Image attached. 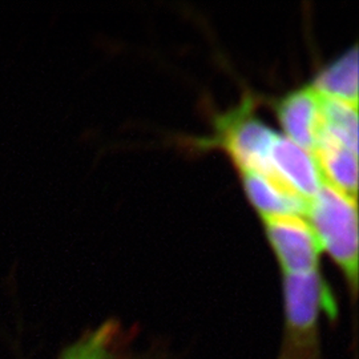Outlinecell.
Masks as SVG:
<instances>
[{"label":"cell","mask_w":359,"mask_h":359,"mask_svg":"<svg viewBox=\"0 0 359 359\" xmlns=\"http://www.w3.org/2000/svg\"><path fill=\"white\" fill-rule=\"evenodd\" d=\"M357 104L321 95V123L318 133H325L358 154Z\"/></svg>","instance_id":"30bf717a"},{"label":"cell","mask_w":359,"mask_h":359,"mask_svg":"<svg viewBox=\"0 0 359 359\" xmlns=\"http://www.w3.org/2000/svg\"><path fill=\"white\" fill-rule=\"evenodd\" d=\"M306 217L325 249L346 278L353 299L358 289L357 198L323 181L309 200Z\"/></svg>","instance_id":"7a4b0ae2"},{"label":"cell","mask_w":359,"mask_h":359,"mask_svg":"<svg viewBox=\"0 0 359 359\" xmlns=\"http://www.w3.org/2000/svg\"><path fill=\"white\" fill-rule=\"evenodd\" d=\"M274 109L286 137L311 152L321 123V93L302 86L280 97Z\"/></svg>","instance_id":"8992f818"},{"label":"cell","mask_w":359,"mask_h":359,"mask_svg":"<svg viewBox=\"0 0 359 359\" xmlns=\"http://www.w3.org/2000/svg\"><path fill=\"white\" fill-rule=\"evenodd\" d=\"M273 176L301 197L310 200L323 184L318 163L308 149L278 135L270 154Z\"/></svg>","instance_id":"5b68a950"},{"label":"cell","mask_w":359,"mask_h":359,"mask_svg":"<svg viewBox=\"0 0 359 359\" xmlns=\"http://www.w3.org/2000/svg\"><path fill=\"white\" fill-rule=\"evenodd\" d=\"M314 90L323 96L358 105V47L354 44L316 75Z\"/></svg>","instance_id":"9c48e42d"},{"label":"cell","mask_w":359,"mask_h":359,"mask_svg":"<svg viewBox=\"0 0 359 359\" xmlns=\"http://www.w3.org/2000/svg\"><path fill=\"white\" fill-rule=\"evenodd\" d=\"M264 224L283 274L318 270L321 244L306 217L271 216L264 217Z\"/></svg>","instance_id":"277c9868"},{"label":"cell","mask_w":359,"mask_h":359,"mask_svg":"<svg viewBox=\"0 0 359 359\" xmlns=\"http://www.w3.org/2000/svg\"><path fill=\"white\" fill-rule=\"evenodd\" d=\"M245 192L262 217L302 216L306 217L309 200L301 197L277 177L253 170L241 172Z\"/></svg>","instance_id":"52a82bcc"},{"label":"cell","mask_w":359,"mask_h":359,"mask_svg":"<svg viewBox=\"0 0 359 359\" xmlns=\"http://www.w3.org/2000/svg\"><path fill=\"white\" fill-rule=\"evenodd\" d=\"M323 181L357 198L358 191V154L333 137L318 133L314 148Z\"/></svg>","instance_id":"ba28073f"},{"label":"cell","mask_w":359,"mask_h":359,"mask_svg":"<svg viewBox=\"0 0 359 359\" xmlns=\"http://www.w3.org/2000/svg\"><path fill=\"white\" fill-rule=\"evenodd\" d=\"M121 335L123 330L118 322H105L65 348L60 359H116L120 341H123Z\"/></svg>","instance_id":"8fae6325"},{"label":"cell","mask_w":359,"mask_h":359,"mask_svg":"<svg viewBox=\"0 0 359 359\" xmlns=\"http://www.w3.org/2000/svg\"><path fill=\"white\" fill-rule=\"evenodd\" d=\"M277 136L278 133L255 114V102L246 97L240 105L218 116L216 133L209 142L225 149L241 172L253 170L273 176L270 154Z\"/></svg>","instance_id":"3957f363"},{"label":"cell","mask_w":359,"mask_h":359,"mask_svg":"<svg viewBox=\"0 0 359 359\" xmlns=\"http://www.w3.org/2000/svg\"><path fill=\"white\" fill-rule=\"evenodd\" d=\"M283 346L277 359H322L321 318L335 321L338 305L320 269L283 274Z\"/></svg>","instance_id":"6da1fadb"}]
</instances>
